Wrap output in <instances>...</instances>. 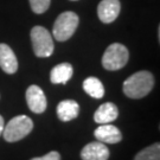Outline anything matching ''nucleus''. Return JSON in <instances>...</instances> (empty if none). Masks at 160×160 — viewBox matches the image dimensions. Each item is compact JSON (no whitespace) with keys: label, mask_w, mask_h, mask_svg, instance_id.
Segmentation results:
<instances>
[{"label":"nucleus","mask_w":160,"mask_h":160,"mask_svg":"<svg viewBox=\"0 0 160 160\" xmlns=\"http://www.w3.org/2000/svg\"><path fill=\"white\" fill-rule=\"evenodd\" d=\"M154 78L149 71H138L123 82V92L129 98H142L153 89Z\"/></svg>","instance_id":"nucleus-1"},{"label":"nucleus","mask_w":160,"mask_h":160,"mask_svg":"<svg viewBox=\"0 0 160 160\" xmlns=\"http://www.w3.org/2000/svg\"><path fill=\"white\" fill-rule=\"evenodd\" d=\"M33 129V122L26 115H18L4 126V139L7 142H16L29 135Z\"/></svg>","instance_id":"nucleus-2"},{"label":"nucleus","mask_w":160,"mask_h":160,"mask_svg":"<svg viewBox=\"0 0 160 160\" xmlns=\"http://www.w3.org/2000/svg\"><path fill=\"white\" fill-rule=\"evenodd\" d=\"M129 52L125 45L120 43H113L106 49L102 56V65L109 71L122 69L128 62Z\"/></svg>","instance_id":"nucleus-3"},{"label":"nucleus","mask_w":160,"mask_h":160,"mask_svg":"<svg viewBox=\"0 0 160 160\" xmlns=\"http://www.w3.org/2000/svg\"><path fill=\"white\" fill-rule=\"evenodd\" d=\"M78 26V16L75 12H63L53 24L52 34L58 42H65L72 37Z\"/></svg>","instance_id":"nucleus-4"},{"label":"nucleus","mask_w":160,"mask_h":160,"mask_svg":"<svg viewBox=\"0 0 160 160\" xmlns=\"http://www.w3.org/2000/svg\"><path fill=\"white\" fill-rule=\"evenodd\" d=\"M31 42L37 57H50L53 52L51 33L43 26H34L31 30Z\"/></svg>","instance_id":"nucleus-5"},{"label":"nucleus","mask_w":160,"mask_h":160,"mask_svg":"<svg viewBox=\"0 0 160 160\" xmlns=\"http://www.w3.org/2000/svg\"><path fill=\"white\" fill-rule=\"evenodd\" d=\"M26 102L30 110H32L36 114H42L45 112L48 107V101L44 92L38 86H30L26 90Z\"/></svg>","instance_id":"nucleus-6"},{"label":"nucleus","mask_w":160,"mask_h":160,"mask_svg":"<svg viewBox=\"0 0 160 160\" xmlns=\"http://www.w3.org/2000/svg\"><path fill=\"white\" fill-rule=\"evenodd\" d=\"M120 8L119 0H102L97 6V16L102 23H113L119 16Z\"/></svg>","instance_id":"nucleus-7"},{"label":"nucleus","mask_w":160,"mask_h":160,"mask_svg":"<svg viewBox=\"0 0 160 160\" xmlns=\"http://www.w3.org/2000/svg\"><path fill=\"white\" fill-rule=\"evenodd\" d=\"M82 160H108L109 149L106 143L94 141L86 145L81 151Z\"/></svg>","instance_id":"nucleus-8"},{"label":"nucleus","mask_w":160,"mask_h":160,"mask_svg":"<svg viewBox=\"0 0 160 160\" xmlns=\"http://www.w3.org/2000/svg\"><path fill=\"white\" fill-rule=\"evenodd\" d=\"M94 135L97 139V141L103 143H118L122 140L120 129L110 123L100 125L94 132Z\"/></svg>","instance_id":"nucleus-9"},{"label":"nucleus","mask_w":160,"mask_h":160,"mask_svg":"<svg viewBox=\"0 0 160 160\" xmlns=\"http://www.w3.org/2000/svg\"><path fill=\"white\" fill-rule=\"evenodd\" d=\"M0 68L10 75L14 74L18 70V61L14 52L4 43H0Z\"/></svg>","instance_id":"nucleus-10"},{"label":"nucleus","mask_w":160,"mask_h":160,"mask_svg":"<svg viewBox=\"0 0 160 160\" xmlns=\"http://www.w3.org/2000/svg\"><path fill=\"white\" fill-rule=\"evenodd\" d=\"M118 116H119L118 107L113 102H106L97 108L94 114V120L98 125H104L116 120Z\"/></svg>","instance_id":"nucleus-11"},{"label":"nucleus","mask_w":160,"mask_h":160,"mask_svg":"<svg viewBox=\"0 0 160 160\" xmlns=\"http://www.w3.org/2000/svg\"><path fill=\"white\" fill-rule=\"evenodd\" d=\"M80 113V106L74 100H64L58 103L57 116L61 121L68 122L76 119Z\"/></svg>","instance_id":"nucleus-12"},{"label":"nucleus","mask_w":160,"mask_h":160,"mask_svg":"<svg viewBox=\"0 0 160 160\" xmlns=\"http://www.w3.org/2000/svg\"><path fill=\"white\" fill-rule=\"evenodd\" d=\"M72 76V67L69 63H61L57 64L56 67L50 72V81L53 84H65Z\"/></svg>","instance_id":"nucleus-13"},{"label":"nucleus","mask_w":160,"mask_h":160,"mask_svg":"<svg viewBox=\"0 0 160 160\" xmlns=\"http://www.w3.org/2000/svg\"><path fill=\"white\" fill-rule=\"evenodd\" d=\"M83 90L94 98H102L104 96V87L96 77H88L83 82Z\"/></svg>","instance_id":"nucleus-14"},{"label":"nucleus","mask_w":160,"mask_h":160,"mask_svg":"<svg viewBox=\"0 0 160 160\" xmlns=\"http://www.w3.org/2000/svg\"><path fill=\"white\" fill-rule=\"evenodd\" d=\"M134 160H160V145L158 142L140 151Z\"/></svg>","instance_id":"nucleus-15"},{"label":"nucleus","mask_w":160,"mask_h":160,"mask_svg":"<svg viewBox=\"0 0 160 160\" xmlns=\"http://www.w3.org/2000/svg\"><path fill=\"white\" fill-rule=\"evenodd\" d=\"M29 1L31 5V10L37 14L44 13L50 6V0H29Z\"/></svg>","instance_id":"nucleus-16"},{"label":"nucleus","mask_w":160,"mask_h":160,"mask_svg":"<svg viewBox=\"0 0 160 160\" xmlns=\"http://www.w3.org/2000/svg\"><path fill=\"white\" fill-rule=\"evenodd\" d=\"M31 160H61V154L56 151H51L50 153L45 154L44 157H38V158H32Z\"/></svg>","instance_id":"nucleus-17"},{"label":"nucleus","mask_w":160,"mask_h":160,"mask_svg":"<svg viewBox=\"0 0 160 160\" xmlns=\"http://www.w3.org/2000/svg\"><path fill=\"white\" fill-rule=\"evenodd\" d=\"M4 126H5V125H4V118L0 115V135L2 134V131H4Z\"/></svg>","instance_id":"nucleus-18"},{"label":"nucleus","mask_w":160,"mask_h":160,"mask_svg":"<svg viewBox=\"0 0 160 160\" xmlns=\"http://www.w3.org/2000/svg\"><path fill=\"white\" fill-rule=\"evenodd\" d=\"M72 1H76V0H72Z\"/></svg>","instance_id":"nucleus-19"}]
</instances>
